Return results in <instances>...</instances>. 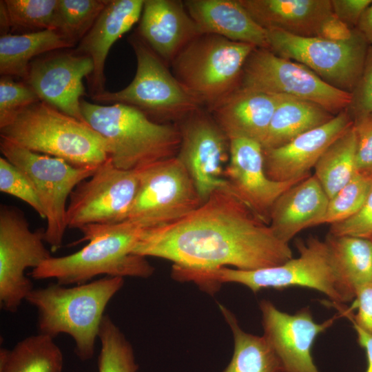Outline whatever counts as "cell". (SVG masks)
Listing matches in <instances>:
<instances>
[{
	"label": "cell",
	"mask_w": 372,
	"mask_h": 372,
	"mask_svg": "<svg viewBox=\"0 0 372 372\" xmlns=\"http://www.w3.org/2000/svg\"><path fill=\"white\" fill-rule=\"evenodd\" d=\"M132 253L169 260L173 266L256 270L293 258L289 245L227 187L172 224L144 229Z\"/></svg>",
	"instance_id": "6da1fadb"
},
{
	"label": "cell",
	"mask_w": 372,
	"mask_h": 372,
	"mask_svg": "<svg viewBox=\"0 0 372 372\" xmlns=\"http://www.w3.org/2000/svg\"><path fill=\"white\" fill-rule=\"evenodd\" d=\"M296 246L299 256L278 266L256 270L189 269L183 272V280L209 293L217 291L222 284L232 282L254 293L267 288L300 287L322 293L331 302L342 304L355 299V293L339 274L326 240L310 237L306 242L296 241Z\"/></svg>",
	"instance_id": "7a4b0ae2"
},
{
	"label": "cell",
	"mask_w": 372,
	"mask_h": 372,
	"mask_svg": "<svg viewBox=\"0 0 372 372\" xmlns=\"http://www.w3.org/2000/svg\"><path fill=\"white\" fill-rule=\"evenodd\" d=\"M144 229L127 220L110 225H89L80 229V242L87 245L70 255L53 257L32 270L37 280L54 278L63 285L90 282L99 275L111 277L151 276L154 268L146 258L134 254Z\"/></svg>",
	"instance_id": "3957f363"
},
{
	"label": "cell",
	"mask_w": 372,
	"mask_h": 372,
	"mask_svg": "<svg viewBox=\"0 0 372 372\" xmlns=\"http://www.w3.org/2000/svg\"><path fill=\"white\" fill-rule=\"evenodd\" d=\"M123 285L124 278L111 276L70 287L50 283L33 289L25 300L37 311L39 333L70 335L76 355L86 361L94 356L105 309Z\"/></svg>",
	"instance_id": "277c9868"
},
{
	"label": "cell",
	"mask_w": 372,
	"mask_h": 372,
	"mask_svg": "<svg viewBox=\"0 0 372 372\" xmlns=\"http://www.w3.org/2000/svg\"><path fill=\"white\" fill-rule=\"evenodd\" d=\"M85 121L108 143L110 158L123 170H137L176 156L181 135L179 127L153 121L136 107L115 103L101 105L83 99Z\"/></svg>",
	"instance_id": "5b68a950"
},
{
	"label": "cell",
	"mask_w": 372,
	"mask_h": 372,
	"mask_svg": "<svg viewBox=\"0 0 372 372\" xmlns=\"http://www.w3.org/2000/svg\"><path fill=\"white\" fill-rule=\"evenodd\" d=\"M0 136L78 167H98L110 158L108 143L89 124L41 101L23 109L1 128Z\"/></svg>",
	"instance_id": "8992f818"
},
{
	"label": "cell",
	"mask_w": 372,
	"mask_h": 372,
	"mask_svg": "<svg viewBox=\"0 0 372 372\" xmlns=\"http://www.w3.org/2000/svg\"><path fill=\"white\" fill-rule=\"evenodd\" d=\"M251 44L203 34L172 61L173 74L202 105L211 109L239 87Z\"/></svg>",
	"instance_id": "52a82bcc"
},
{
	"label": "cell",
	"mask_w": 372,
	"mask_h": 372,
	"mask_svg": "<svg viewBox=\"0 0 372 372\" xmlns=\"http://www.w3.org/2000/svg\"><path fill=\"white\" fill-rule=\"evenodd\" d=\"M129 42L136 58L134 79L121 90H105L91 96L94 102L125 104L138 108L148 116L163 119H183L200 109L198 100L140 37L132 36Z\"/></svg>",
	"instance_id": "ba28073f"
},
{
	"label": "cell",
	"mask_w": 372,
	"mask_h": 372,
	"mask_svg": "<svg viewBox=\"0 0 372 372\" xmlns=\"http://www.w3.org/2000/svg\"><path fill=\"white\" fill-rule=\"evenodd\" d=\"M0 150L4 158L28 178L43 209L45 241L55 251L61 245L67 227V200L74 188L92 176L94 167H78L66 161L20 147L3 138Z\"/></svg>",
	"instance_id": "9c48e42d"
},
{
	"label": "cell",
	"mask_w": 372,
	"mask_h": 372,
	"mask_svg": "<svg viewBox=\"0 0 372 372\" xmlns=\"http://www.w3.org/2000/svg\"><path fill=\"white\" fill-rule=\"evenodd\" d=\"M202 203L188 172L174 156L139 169L138 190L126 220L144 229L163 227Z\"/></svg>",
	"instance_id": "30bf717a"
},
{
	"label": "cell",
	"mask_w": 372,
	"mask_h": 372,
	"mask_svg": "<svg viewBox=\"0 0 372 372\" xmlns=\"http://www.w3.org/2000/svg\"><path fill=\"white\" fill-rule=\"evenodd\" d=\"M239 86L316 103L333 115L345 110L351 93L334 87L307 66L256 48L246 60Z\"/></svg>",
	"instance_id": "8fae6325"
},
{
	"label": "cell",
	"mask_w": 372,
	"mask_h": 372,
	"mask_svg": "<svg viewBox=\"0 0 372 372\" xmlns=\"http://www.w3.org/2000/svg\"><path fill=\"white\" fill-rule=\"evenodd\" d=\"M268 50L298 62L331 86L351 93L361 75L369 44L356 30L352 39L335 42L267 30Z\"/></svg>",
	"instance_id": "7c38bea8"
},
{
	"label": "cell",
	"mask_w": 372,
	"mask_h": 372,
	"mask_svg": "<svg viewBox=\"0 0 372 372\" xmlns=\"http://www.w3.org/2000/svg\"><path fill=\"white\" fill-rule=\"evenodd\" d=\"M44 231H32L24 213L17 207H0V307L15 313L34 289L25 271L51 257Z\"/></svg>",
	"instance_id": "4fadbf2b"
},
{
	"label": "cell",
	"mask_w": 372,
	"mask_h": 372,
	"mask_svg": "<svg viewBox=\"0 0 372 372\" xmlns=\"http://www.w3.org/2000/svg\"><path fill=\"white\" fill-rule=\"evenodd\" d=\"M139 183V169L123 170L110 158L90 178L80 183L70 196L68 228L110 225L127 220Z\"/></svg>",
	"instance_id": "5bb4252c"
},
{
	"label": "cell",
	"mask_w": 372,
	"mask_h": 372,
	"mask_svg": "<svg viewBox=\"0 0 372 372\" xmlns=\"http://www.w3.org/2000/svg\"><path fill=\"white\" fill-rule=\"evenodd\" d=\"M178 158L188 172L203 203L227 187L223 165L229 157V139L213 116L200 109L183 118Z\"/></svg>",
	"instance_id": "9a60e30c"
},
{
	"label": "cell",
	"mask_w": 372,
	"mask_h": 372,
	"mask_svg": "<svg viewBox=\"0 0 372 372\" xmlns=\"http://www.w3.org/2000/svg\"><path fill=\"white\" fill-rule=\"evenodd\" d=\"M93 70L90 57L74 50H56L34 59L24 82L41 101L85 122L81 109L82 97L86 95L83 80H88Z\"/></svg>",
	"instance_id": "2e32d148"
},
{
	"label": "cell",
	"mask_w": 372,
	"mask_h": 372,
	"mask_svg": "<svg viewBox=\"0 0 372 372\" xmlns=\"http://www.w3.org/2000/svg\"><path fill=\"white\" fill-rule=\"evenodd\" d=\"M229 139L225 179L229 189L262 222L269 225L272 207L285 191L308 176L275 181L266 174L261 143L246 137Z\"/></svg>",
	"instance_id": "e0dca14e"
},
{
	"label": "cell",
	"mask_w": 372,
	"mask_h": 372,
	"mask_svg": "<svg viewBox=\"0 0 372 372\" xmlns=\"http://www.w3.org/2000/svg\"><path fill=\"white\" fill-rule=\"evenodd\" d=\"M263 336L280 360L283 372H319L311 355L317 336L343 317L338 312L322 323L316 322L309 307L293 314L279 310L271 301L259 304Z\"/></svg>",
	"instance_id": "ac0fdd59"
},
{
	"label": "cell",
	"mask_w": 372,
	"mask_h": 372,
	"mask_svg": "<svg viewBox=\"0 0 372 372\" xmlns=\"http://www.w3.org/2000/svg\"><path fill=\"white\" fill-rule=\"evenodd\" d=\"M353 123L347 110L327 123L307 132L278 147L263 149L265 170L275 181L310 176L324 151Z\"/></svg>",
	"instance_id": "d6986e66"
},
{
	"label": "cell",
	"mask_w": 372,
	"mask_h": 372,
	"mask_svg": "<svg viewBox=\"0 0 372 372\" xmlns=\"http://www.w3.org/2000/svg\"><path fill=\"white\" fill-rule=\"evenodd\" d=\"M140 37L163 60L172 62L193 39L203 34L184 1L144 0Z\"/></svg>",
	"instance_id": "ffe728a7"
},
{
	"label": "cell",
	"mask_w": 372,
	"mask_h": 372,
	"mask_svg": "<svg viewBox=\"0 0 372 372\" xmlns=\"http://www.w3.org/2000/svg\"><path fill=\"white\" fill-rule=\"evenodd\" d=\"M144 0H111L73 50L90 57L94 70L87 80L91 96L105 91L104 69L113 44L141 17Z\"/></svg>",
	"instance_id": "44dd1931"
},
{
	"label": "cell",
	"mask_w": 372,
	"mask_h": 372,
	"mask_svg": "<svg viewBox=\"0 0 372 372\" xmlns=\"http://www.w3.org/2000/svg\"><path fill=\"white\" fill-rule=\"evenodd\" d=\"M285 97L239 86L209 110L228 138L246 137L261 143Z\"/></svg>",
	"instance_id": "7402d4cb"
},
{
	"label": "cell",
	"mask_w": 372,
	"mask_h": 372,
	"mask_svg": "<svg viewBox=\"0 0 372 372\" xmlns=\"http://www.w3.org/2000/svg\"><path fill=\"white\" fill-rule=\"evenodd\" d=\"M329 197L315 175L292 186L275 202L269 225L282 242H289L306 228L321 225Z\"/></svg>",
	"instance_id": "603a6c76"
},
{
	"label": "cell",
	"mask_w": 372,
	"mask_h": 372,
	"mask_svg": "<svg viewBox=\"0 0 372 372\" xmlns=\"http://www.w3.org/2000/svg\"><path fill=\"white\" fill-rule=\"evenodd\" d=\"M184 4L202 34L268 49L267 30L253 19L239 0H187Z\"/></svg>",
	"instance_id": "cb8c5ba5"
},
{
	"label": "cell",
	"mask_w": 372,
	"mask_h": 372,
	"mask_svg": "<svg viewBox=\"0 0 372 372\" xmlns=\"http://www.w3.org/2000/svg\"><path fill=\"white\" fill-rule=\"evenodd\" d=\"M266 30L299 37H316L324 20L333 13L331 0H239Z\"/></svg>",
	"instance_id": "d4e9b609"
},
{
	"label": "cell",
	"mask_w": 372,
	"mask_h": 372,
	"mask_svg": "<svg viewBox=\"0 0 372 372\" xmlns=\"http://www.w3.org/2000/svg\"><path fill=\"white\" fill-rule=\"evenodd\" d=\"M334 116L316 103L285 96L273 113L261 142L262 148L284 145L300 135L327 123Z\"/></svg>",
	"instance_id": "484cf974"
},
{
	"label": "cell",
	"mask_w": 372,
	"mask_h": 372,
	"mask_svg": "<svg viewBox=\"0 0 372 372\" xmlns=\"http://www.w3.org/2000/svg\"><path fill=\"white\" fill-rule=\"evenodd\" d=\"M70 48L72 46L52 30L1 35V76H17L24 80L34 59Z\"/></svg>",
	"instance_id": "4316f807"
},
{
	"label": "cell",
	"mask_w": 372,
	"mask_h": 372,
	"mask_svg": "<svg viewBox=\"0 0 372 372\" xmlns=\"http://www.w3.org/2000/svg\"><path fill=\"white\" fill-rule=\"evenodd\" d=\"M63 353L54 338L32 335L11 349H0V372H62Z\"/></svg>",
	"instance_id": "83f0119b"
},
{
	"label": "cell",
	"mask_w": 372,
	"mask_h": 372,
	"mask_svg": "<svg viewBox=\"0 0 372 372\" xmlns=\"http://www.w3.org/2000/svg\"><path fill=\"white\" fill-rule=\"evenodd\" d=\"M234 338L231 360L223 372H283L281 362L265 338L244 331L235 315L218 304Z\"/></svg>",
	"instance_id": "f1b7e54d"
},
{
	"label": "cell",
	"mask_w": 372,
	"mask_h": 372,
	"mask_svg": "<svg viewBox=\"0 0 372 372\" xmlns=\"http://www.w3.org/2000/svg\"><path fill=\"white\" fill-rule=\"evenodd\" d=\"M314 169V175L329 198L353 178L358 173L356 136L353 125L328 147Z\"/></svg>",
	"instance_id": "f546056e"
},
{
	"label": "cell",
	"mask_w": 372,
	"mask_h": 372,
	"mask_svg": "<svg viewBox=\"0 0 372 372\" xmlns=\"http://www.w3.org/2000/svg\"><path fill=\"white\" fill-rule=\"evenodd\" d=\"M335 267L355 291L372 284V241L369 239L328 234L326 238Z\"/></svg>",
	"instance_id": "4dcf8cb0"
},
{
	"label": "cell",
	"mask_w": 372,
	"mask_h": 372,
	"mask_svg": "<svg viewBox=\"0 0 372 372\" xmlns=\"http://www.w3.org/2000/svg\"><path fill=\"white\" fill-rule=\"evenodd\" d=\"M108 3V0H59L54 31L72 48L76 46Z\"/></svg>",
	"instance_id": "1f68e13d"
},
{
	"label": "cell",
	"mask_w": 372,
	"mask_h": 372,
	"mask_svg": "<svg viewBox=\"0 0 372 372\" xmlns=\"http://www.w3.org/2000/svg\"><path fill=\"white\" fill-rule=\"evenodd\" d=\"M101 344L99 372H137L132 344L109 315L102 320L99 333Z\"/></svg>",
	"instance_id": "d6a6232c"
},
{
	"label": "cell",
	"mask_w": 372,
	"mask_h": 372,
	"mask_svg": "<svg viewBox=\"0 0 372 372\" xmlns=\"http://www.w3.org/2000/svg\"><path fill=\"white\" fill-rule=\"evenodd\" d=\"M10 29L25 33L54 30L59 0H3Z\"/></svg>",
	"instance_id": "836d02e7"
},
{
	"label": "cell",
	"mask_w": 372,
	"mask_h": 372,
	"mask_svg": "<svg viewBox=\"0 0 372 372\" xmlns=\"http://www.w3.org/2000/svg\"><path fill=\"white\" fill-rule=\"evenodd\" d=\"M372 184V175L357 173L337 194L329 198L321 224L344 221L363 205Z\"/></svg>",
	"instance_id": "e575fe53"
},
{
	"label": "cell",
	"mask_w": 372,
	"mask_h": 372,
	"mask_svg": "<svg viewBox=\"0 0 372 372\" xmlns=\"http://www.w3.org/2000/svg\"><path fill=\"white\" fill-rule=\"evenodd\" d=\"M40 101L35 92L25 82L1 76L0 129L10 123L23 109Z\"/></svg>",
	"instance_id": "d590c367"
},
{
	"label": "cell",
	"mask_w": 372,
	"mask_h": 372,
	"mask_svg": "<svg viewBox=\"0 0 372 372\" xmlns=\"http://www.w3.org/2000/svg\"><path fill=\"white\" fill-rule=\"evenodd\" d=\"M0 191L22 200L32 207L41 218L45 219L42 205L30 180L4 157L0 158Z\"/></svg>",
	"instance_id": "8d00e7d4"
},
{
	"label": "cell",
	"mask_w": 372,
	"mask_h": 372,
	"mask_svg": "<svg viewBox=\"0 0 372 372\" xmlns=\"http://www.w3.org/2000/svg\"><path fill=\"white\" fill-rule=\"evenodd\" d=\"M346 110L353 120L372 114V45H369L361 75Z\"/></svg>",
	"instance_id": "74e56055"
},
{
	"label": "cell",
	"mask_w": 372,
	"mask_h": 372,
	"mask_svg": "<svg viewBox=\"0 0 372 372\" xmlns=\"http://www.w3.org/2000/svg\"><path fill=\"white\" fill-rule=\"evenodd\" d=\"M329 234L372 239V184L360 210L349 218L331 225Z\"/></svg>",
	"instance_id": "f35d334b"
},
{
	"label": "cell",
	"mask_w": 372,
	"mask_h": 372,
	"mask_svg": "<svg viewBox=\"0 0 372 372\" xmlns=\"http://www.w3.org/2000/svg\"><path fill=\"white\" fill-rule=\"evenodd\" d=\"M353 121L356 136L357 172L372 175V114Z\"/></svg>",
	"instance_id": "ab89813d"
},
{
	"label": "cell",
	"mask_w": 372,
	"mask_h": 372,
	"mask_svg": "<svg viewBox=\"0 0 372 372\" xmlns=\"http://www.w3.org/2000/svg\"><path fill=\"white\" fill-rule=\"evenodd\" d=\"M342 316L347 317L366 333L372 335V284L357 290L355 301L351 308H357L353 314L351 308H344L342 304L331 302Z\"/></svg>",
	"instance_id": "60d3db41"
},
{
	"label": "cell",
	"mask_w": 372,
	"mask_h": 372,
	"mask_svg": "<svg viewBox=\"0 0 372 372\" xmlns=\"http://www.w3.org/2000/svg\"><path fill=\"white\" fill-rule=\"evenodd\" d=\"M333 13L350 28L358 25L372 0H331Z\"/></svg>",
	"instance_id": "b9f144b4"
},
{
	"label": "cell",
	"mask_w": 372,
	"mask_h": 372,
	"mask_svg": "<svg viewBox=\"0 0 372 372\" xmlns=\"http://www.w3.org/2000/svg\"><path fill=\"white\" fill-rule=\"evenodd\" d=\"M355 31L332 13L322 23L316 37L335 42H344L352 39Z\"/></svg>",
	"instance_id": "7bdbcfd3"
},
{
	"label": "cell",
	"mask_w": 372,
	"mask_h": 372,
	"mask_svg": "<svg viewBox=\"0 0 372 372\" xmlns=\"http://www.w3.org/2000/svg\"><path fill=\"white\" fill-rule=\"evenodd\" d=\"M352 324L357 333L358 343L366 351L367 358L366 372H372V335L366 333L355 324Z\"/></svg>",
	"instance_id": "ee69618b"
},
{
	"label": "cell",
	"mask_w": 372,
	"mask_h": 372,
	"mask_svg": "<svg viewBox=\"0 0 372 372\" xmlns=\"http://www.w3.org/2000/svg\"><path fill=\"white\" fill-rule=\"evenodd\" d=\"M358 30L369 45H372V2L366 8L358 23Z\"/></svg>",
	"instance_id": "f6af8a7d"
},
{
	"label": "cell",
	"mask_w": 372,
	"mask_h": 372,
	"mask_svg": "<svg viewBox=\"0 0 372 372\" xmlns=\"http://www.w3.org/2000/svg\"><path fill=\"white\" fill-rule=\"evenodd\" d=\"M0 30L1 35L9 34L10 30L8 16L3 1H0Z\"/></svg>",
	"instance_id": "bcb514c9"
},
{
	"label": "cell",
	"mask_w": 372,
	"mask_h": 372,
	"mask_svg": "<svg viewBox=\"0 0 372 372\" xmlns=\"http://www.w3.org/2000/svg\"><path fill=\"white\" fill-rule=\"evenodd\" d=\"M371 240L372 241V239Z\"/></svg>",
	"instance_id": "7dc6e473"
}]
</instances>
